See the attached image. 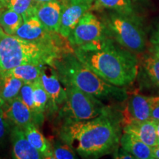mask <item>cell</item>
<instances>
[{
  "label": "cell",
  "mask_w": 159,
  "mask_h": 159,
  "mask_svg": "<svg viewBox=\"0 0 159 159\" xmlns=\"http://www.w3.org/2000/svg\"><path fill=\"white\" fill-rule=\"evenodd\" d=\"M23 130L30 144L42 155L43 158H50L52 144L40 132L37 125L34 123H31Z\"/></svg>",
  "instance_id": "obj_18"
},
{
  "label": "cell",
  "mask_w": 159,
  "mask_h": 159,
  "mask_svg": "<svg viewBox=\"0 0 159 159\" xmlns=\"http://www.w3.org/2000/svg\"><path fill=\"white\" fill-rule=\"evenodd\" d=\"M113 158L118 159H135L134 156L123 149L122 147H119L117 150L113 152Z\"/></svg>",
  "instance_id": "obj_28"
},
{
  "label": "cell",
  "mask_w": 159,
  "mask_h": 159,
  "mask_svg": "<svg viewBox=\"0 0 159 159\" xmlns=\"http://www.w3.org/2000/svg\"><path fill=\"white\" fill-rule=\"evenodd\" d=\"M38 3H43V2H48L52 1H61V0H35Z\"/></svg>",
  "instance_id": "obj_35"
},
{
  "label": "cell",
  "mask_w": 159,
  "mask_h": 159,
  "mask_svg": "<svg viewBox=\"0 0 159 159\" xmlns=\"http://www.w3.org/2000/svg\"><path fill=\"white\" fill-rule=\"evenodd\" d=\"M119 145L136 159H153L152 148L148 146L134 135L123 132Z\"/></svg>",
  "instance_id": "obj_17"
},
{
  "label": "cell",
  "mask_w": 159,
  "mask_h": 159,
  "mask_svg": "<svg viewBox=\"0 0 159 159\" xmlns=\"http://www.w3.org/2000/svg\"><path fill=\"white\" fill-rule=\"evenodd\" d=\"M159 103V96L151 97L134 94L128 99L127 117H123V125L130 120L145 121L150 119L153 108Z\"/></svg>",
  "instance_id": "obj_11"
},
{
  "label": "cell",
  "mask_w": 159,
  "mask_h": 159,
  "mask_svg": "<svg viewBox=\"0 0 159 159\" xmlns=\"http://www.w3.org/2000/svg\"><path fill=\"white\" fill-rule=\"evenodd\" d=\"M150 119H153V120H159V103L152 111Z\"/></svg>",
  "instance_id": "obj_30"
},
{
  "label": "cell",
  "mask_w": 159,
  "mask_h": 159,
  "mask_svg": "<svg viewBox=\"0 0 159 159\" xmlns=\"http://www.w3.org/2000/svg\"><path fill=\"white\" fill-rule=\"evenodd\" d=\"M33 83H25L22 85V86L20 89L19 93L18 94V97L21 99L25 104L28 107L33 114L36 119L38 125L43 122V119L41 117L38 116L35 111L34 102H33Z\"/></svg>",
  "instance_id": "obj_25"
},
{
  "label": "cell",
  "mask_w": 159,
  "mask_h": 159,
  "mask_svg": "<svg viewBox=\"0 0 159 159\" xmlns=\"http://www.w3.org/2000/svg\"><path fill=\"white\" fill-rule=\"evenodd\" d=\"M62 7L60 1L37 3L35 9L36 16L46 29L52 33H58L61 23Z\"/></svg>",
  "instance_id": "obj_15"
},
{
  "label": "cell",
  "mask_w": 159,
  "mask_h": 159,
  "mask_svg": "<svg viewBox=\"0 0 159 159\" xmlns=\"http://www.w3.org/2000/svg\"><path fill=\"white\" fill-rule=\"evenodd\" d=\"M39 80L49 97L48 108L51 113L59 111L66 99V91L52 66H41Z\"/></svg>",
  "instance_id": "obj_8"
},
{
  "label": "cell",
  "mask_w": 159,
  "mask_h": 159,
  "mask_svg": "<svg viewBox=\"0 0 159 159\" xmlns=\"http://www.w3.org/2000/svg\"><path fill=\"white\" fill-rule=\"evenodd\" d=\"M150 43H152V45L159 44V25L151 35Z\"/></svg>",
  "instance_id": "obj_29"
},
{
  "label": "cell",
  "mask_w": 159,
  "mask_h": 159,
  "mask_svg": "<svg viewBox=\"0 0 159 159\" xmlns=\"http://www.w3.org/2000/svg\"><path fill=\"white\" fill-rule=\"evenodd\" d=\"M51 159H75L77 158L75 151L66 143L57 142L52 145Z\"/></svg>",
  "instance_id": "obj_26"
},
{
  "label": "cell",
  "mask_w": 159,
  "mask_h": 159,
  "mask_svg": "<svg viewBox=\"0 0 159 159\" xmlns=\"http://www.w3.org/2000/svg\"><path fill=\"white\" fill-rule=\"evenodd\" d=\"M23 22L22 16L13 10L7 9L0 14V27L9 35H15Z\"/></svg>",
  "instance_id": "obj_22"
},
{
  "label": "cell",
  "mask_w": 159,
  "mask_h": 159,
  "mask_svg": "<svg viewBox=\"0 0 159 159\" xmlns=\"http://www.w3.org/2000/svg\"><path fill=\"white\" fill-rule=\"evenodd\" d=\"M72 49L66 45L35 42L9 35L0 27V69L20 65H49L63 52Z\"/></svg>",
  "instance_id": "obj_4"
},
{
  "label": "cell",
  "mask_w": 159,
  "mask_h": 159,
  "mask_svg": "<svg viewBox=\"0 0 159 159\" xmlns=\"http://www.w3.org/2000/svg\"><path fill=\"white\" fill-rule=\"evenodd\" d=\"M150 52L159 58V44H153L150 49Z\"/></svg>",
  "instance_id": "obj_31"
},
{
  "label": "cell",
  "mask_w": 159,
  "mask_h": 159,
  "mask_svg": "<svg viewBox=\"0 0 159 159\" xmlns=\"http://www.w3.org/2000/svg\"><path fill=\"white\" fill-rule=\"evenodd\" d=\"M91 10H110L119 13L131 14L133 5L131 0H93Z\"/></svg>",
  "instance_id": "obj_21"
},
{
  "label": "cell",
  "mask_w": 159,
  "mask_h": 159,
  "mask_svg": "<svg viewBox=\"0 0 159 159\" xmlns=\"http://www.w3.org/2000/svg\"><path fill=\"white\" fill-rule=\"evenodd\" d=\"M2 111L6 119L15 126L24 129L31 123L38 126L34 114L18 97L9 102H5Z\"/></svg>",
  "instance_id": "obj_12"
},
{
  "label": "cell",
  "mask_w": 159,
  "mask_h": 159,
  "mask_svg": "<svg viewBox=\"0 0 159 159\" xmlns=\"http://www.w3.org/2000/svg\"><path fill=\"white\" fill-rule=\"evenodd\" d=\"M122 130L125 133L134 135L151 148H155L159 145L156 121L152 119L145 121L130 120L123 125Z\"/></svg>",
  "instance_id": "obj_14"
},
{
  "label": "cell",
  "mask_w": 159,
  "mask_h": 159,
  "mask_svg": "<svg viewBox=\"0 0 159 159\" xmlns=\"http://www.w3.org/2000/svg\"><path fill=\"white\" fill-rule=\"evenodd\" d=\"M106 35L125 49L140 54L146 49V35L140 23L131 14L113 11L103 21Z\"/></svg>",
  "instance_id": "obj_5"
},
{
  "label": "cell",
  "mask_w": 159,
  "mask_h": 159,
  "mask_svg": "<svg viewBox=\"0 0 159 159\" xmlns=\"http://www.w3.org/2000/svg\"><path fill=\"white\" fill-rule=\"evenodd\" d=\"M5 100H4V99L2 98L1 97H0V111L2 109V107H3L4 104H5Z\"/></svg>",
  "instance_id": "obj_36"
},
{
  "label": "cell",
  "mask_w": 159,
  "mask_h": 159,
  "mask_svg": "<svg viewBox=\"0 0 159 159\" xmlns=\"http://www.w3.org/2000/svg\"><path fill=\"white\" fill-rule=\"evenodd\" d=\"M60 2L62 11L58 33L67 40L80 19L91 9L93 0H61Z\"/></svg>",
  "instance_id": "obj_9"
},
{
  "label": "cell",
  "mask_w": 159,
  "mask_h": 159,
  "mask_svg": "<svg viewBox=\"0 0 159 159\" xmlns=\"http://www.w3.org/2000/svg\"><path fill=\"white\" fill-rule=\"evenodd\" d=\"M155 121H156L157 136H158V141H159V120H155Z\"/></svg>",
  "instance_id": "obj_34"
},
{
  "label": "cell",
  "mask_w": 159,
  "mask_h": 159,
  "mask_svg": "<svg viewBox=\"0 0 159 159\" xmlns=\"http://www.w3.org/2000/svg\"><path fill=\"white\" fill-rule=\"evenodd\" d=\"M42 66L25 64L2 71L6 75L16 77L24 83H33L39 78Z\"/></svg>",
  "instance_id": "obj_20"
},
{
  "label": "cell",
  "mask_w": 159,
  "mask_h": 159,
  "mask_svg": "<svg viewBox=\"0 0 159 159\" xmlns=\"http://www.w3.org/2000/svg\"><path fill=\"white\" fill-rule=\"evenodd\" d=\"M106 35L104 25L97 16L88 11L83 16L67 38L71 48L88 44Z\"/></svg>",
  "instance_id": "obj_7"
},
{
  "label": "cell",
  "mask_w": 159,
  "mask_h": 159,
  "mask_svg": "<svg viewBox=\"0 0 159 159\" xmlns=\"http://www.w3.org/2000/svg\"><path fill=\"white\" fill-rule=\"evenodd\" d=\"M12 156L15 159H43V156L27 140L22 128L13 125L11 130Z\"/></svg>",
  "instance_id": "obj_16"
},
{
  "label": "cell",
  "mask_w": 159,
  "mask_h": 159,
  "mask_svg": "<svg viewBox=\"0 0 159 159\" xmlns=\"http://www.w3.org/2000/svg\"><path fill=\"white\" fill-rule=\"evenodd\" d=\"M123 128V115L107 106L94 119L63 122L59 136L77 153L85 158H97L113 154L119 146Z\"/></svg>",
  "instance_id": "obj_1"
},
{
  "label": "cell",
  "mask_w": 159,
  "mask_h": 159,
  "mask_svg": "<svg viewBox=\"0 0 159 159\" xmlns=\"http://www.w3.org/2000/svg\"><path fill=\"white\" fill-rule=\"evenodd\" d=\"M33 97L36 114L39 117L43 119V114L46 109L48 108L49 97L44 89L43 88L39 79L33 82Z\"/></svg>",
  "instance_id": "obj_23"
},
{
  "label": "cell",
  "mask_w": 159,
  "mask_h": 159,
  "mask_svg": "<svg viewBox=\"0 0 159 159\" xmlns=\"http://www.w3.org/2000/svg\"><path fill=\"white\" fill-rule=\"evenodd\" d=\"M52 66L63 85H73L101 100L123 102L128 99L124 87L103 80L77 59L73 49L63 52L54 60Z\"/></svg>",
  "instance_id": "obj_3"
},
{
  "label": "cell",
  "mask_w": 159,
  "mask_h": 159,
  "mask_svg": "<svg viewBox=\"0 0 159 159\" xmlns=\"http://www.w3.org/2000/svg\"><path fill=\"white\" fill-rule=\"evenodd\" d=\"M8 0H0V8L7 7V4Z\"/></svg>",
  "instance_id": "obj_33"
},
{
  "label": "cell",
  "mask_w": 159,
  "mask_h": 159,
  "mask_svg": "<svg viewBox=\"0 0 159 159\" xmlns=\"http://www.w3.org/2000/svg\"><path fill=\"white\" fill-rule=\"evenodd\" d=\"M15 35L25 40L35 42L53 43L63 45L61 38L62 36L57 33H52L46 29L36 16H33L26 20L16 32Z\"/></svg>",
  "instance_id": "obj_10"
},
{
  "label": "cell",
  "mask_w": 159,
  "mask_h": 159,
  "mask_svg": "<svg viewBox=\"0 0 159 159\" xmlns=\"http://www.w3.org/2000/svg\"><path fill=\"white\" fill-rule=\"evenodd\" d=\"M72 49L80 61L111 85L125 87L136 79L139 59L136 54L125 49L107 35Z\"/></svg>",
  "instance_id": "obj_2"
},
{
  "label": "cell",
  "mask_w": 159,
  "mask_h": 159,
  "mask_svg": "<svg viewBox=\"0 0 159 159\" xmlns=\"http://www.w3.org/2000/svg\"><path fill=\"white\" fill-rule=\"evenodd\" d=\"M66 99L58 111L62 122H79L94 119L105 110L108 105L101 99L73 85H64Z\"/></svg>",
  "instance_id": "obj_6"
},
{
  "label": "cell",
  "mask_w": 159,
  "mask_h": 159,
  "mask_svg": "<svg viewBox=\"0 0 159 159\" xmlns=\"http://www.w3.org/2000/svg\"><path fill=\"white\" fill-rule=\"evenodd\" d=\"M152 156L153 159H159V145L152 148Z\"/></svg>",
  "instance_id": "obj_32"
},
{
  "label": "cell",
  "mask_w": 159,
  "mask_h": 159,
  "mask_svg": "<svg viewBox=\"0 0 159 159\" xmlns=\"http://www.w3.org/2000/svg\"><path fill=\"white\" fill-rule=\"evenodd\" d=\"M37 3L35 0H8L6 7L19 13L25 21L30 18L35 16V9Z\"/></svg>",
  "instance_id": "obj_24"
},
{
  "label": "cell",
  "mask_w": 159,
  "mask_h": 159,
  "mask_svg": "<svg viewBox=\"0 0 159 159\" xmlns=\"http://www.w3.org/2000/svg\"><path fill=\"white\" fill-rule=\"evenodd\" d=\"M11 123L4 116L2 109L0 111V144L5 142L8 135L11 134Z\"/></svg>",
  "instance_id": "obj_27"
},
{
  "label": "cell",
  "mask_w": 159,
  "mask_h": 159,
  "mask_svg": "<svg viewBox=\"0 0 159 159\" xmlns=\"http://www.w3.org/2000/svg\"><path fill=\"white\" fill-rule=\"evenodd\" d=\"M23 81L6 75L0 69V97L5 102H9L18 97Z\"/></svg>",
  "instance_id": "obj_19"
},
{
  "label": "cell",
  "mask_w": 159,
  "mask_h": 159,
  "mask_svg": "<svg viewBox=\"0 0 159 159\" xmlns=\"http://www.w3.org/2000/svg\"><path fill=\"white\" fill-rule=\"evenodd\" d=\"M138 75L141 84L159 93L158 57L150 52L143 55L141 61H139Z\"/></svg>",
  "instance_id": "obj_13"
}]
</instances>
